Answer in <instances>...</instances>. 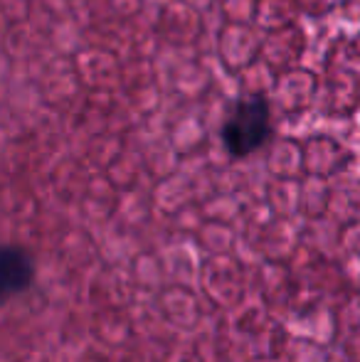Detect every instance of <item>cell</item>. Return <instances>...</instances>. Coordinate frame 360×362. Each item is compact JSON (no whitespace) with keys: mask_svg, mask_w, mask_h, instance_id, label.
Instances as JSON below:
<instances>
[{"mask_svg":"<svg viewBox=\"0 0 360 362\" xmlns=\"http://www.w3.org/2000/svg\"><path fill=\"white\" fill-rule=\"evenodd\" d=\"M272 139V114L265 96H242L230 114L225 116L217 141L227 158L235 163L250 160L255 153L269 144Z\"/></svg>","mask_w":360,"mask_h":362,"instance_id":"obj_1","label":"cell"}]
</instances>
